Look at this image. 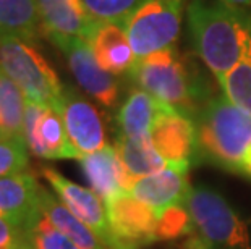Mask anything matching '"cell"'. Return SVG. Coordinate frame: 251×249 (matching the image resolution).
Here are the masks:
<instances>
[{"label":"cell","mask_w":251,"mask_h":249,"mask_svg":"<svg viewBox=\"0 0 251 249\" xmlns=\"http://www.w3.org/2000/svg\"><path fill=\"white\" fill-rule=\"evenodd\" d=\"M188 28L196 54L217 81L251 55V17L222 0H191Z\"/></svg>","instance_id":"1"},{"label":"cell","mask_w":251,"mask_h":249,"mask_svg":"<svg viewBox=\"0 0 251 249\" xmlns=\"http://www.w3.org/2000/svg\"><path fill=\"white\" fill-rule=\"evenodd\" d=\"M198 144L219 167L251 178V115L226 96L214 97L202 109Z\"/></svg>","instance_id":"2"},{"label":"cell","mask_w":251,"mask_h":249,"mask_svg":"<svg viewBox=\"0 0 251 249\" xmlns=\"http://www.w3.org/2000/svg\"><path fill=\"white\" fill-rule=\"evenodd\" d=\"M130 78L143 91L152 94L178 112H190L198 99L196 79L174 45L136 58Z\"/></svg>","instance_id":"3"},{"label":"cell","mask_w":251,"mask_h":249,"mask_svg":"<svg viewBox=\"0 0 251 249\" xmlns=\"http://www.w3.org/2000/svg\"><path fill=\"white\" fill-rule=\"evenodd\" d=\"M0 68L18 84L26 99L60 113L65 88L31 42L18 39L0 42Z\"/></svg>","instance_id":"4"},{"label":"cell","mask_w":251,"mask_h":249,"mask_svg":"<svg viewBox=\"0 0 251 249\" xmlns=\"http://www.w3.org/2000/svg\"><path fill=\"white\" fill-rule=\"evenodd\" d=\"M186 209L195 228L209 249H251L250 233L245 222L221 194L209 188H191Z\"/></svg>","instance_id":"5"},{"label":"cell","mask_w":251,"mask_h":249,"mask_svg":"<svg viewBox=\"0 0 251 249\" xmlns=\"http://www.w3.org/2000/svg\"><path fill=\"white\" fill-rule=\"evenodd\" d=\"M186 0H148L125 21L136 58L174 45L180 34Z\"/></svg>","instance_id":"6"},{"label":"cell","mask_w":251,"mask_h":249,"mask_svg":"<svg viewBox=\"0 0 251 249\" xmlns=\"http://www.w3.org/2000/svg\"><path fill=\"white\" fill-rule=\"evenodd\" d=\"M41 173L46 178V181L50 184V188L55 191L57 198L62 201V204L78 220H81L84 225H88L100 238V241L105 246L110 249H130L125 245H122L112 233L104 201L93 189L83 188L79 184L73 183L72 180L58 173L55 168L42 167Z\"/></svg>","instance_id":"7"},{"label":"cell","mask_w":251,"mask_h":249,"mask_svg":"<svg viewBox=\"0 0 251 249\" xmlns=\"http://www.w3.org/2000/svg\"><path fill=\"white\" fill-rule=\"evenodd\" d=\"M25 139L31 154L47 160L79 158L57 110L26 99Z\"/></svg>","instance_id":"8"},{"label":"cell","mask_w":251,"mask_h":249,"mask_svg":"<svg viewBox=\"0 0 251 249\" xmlns=\"http://www.w3.org/2000/svg\"><path fill=\"white\" fill-rule=\"evenodd\" d=\"M50 41L65 55L79 88L104 107H115L119 100V84L114 75L98 63L89 42L79 38H52Z\"/></svg>","instance_id":"9"},{"label":"cell","mask_w":251,"mask_h":249,"mask_svg":"<svg viewBox=\"0 0 251 249\" xmlns=\"http://www.w3.org/2000/svg\"><path fill=\"white\" fill-rule=\"evenodd\" d=\"M112 233L122 245L140 249L156 241L157 215L154 210L128 191H120L104 201Z\"/></svg>","instance_id":"10"},{"label":"cell","mask_w":251,"mask_h":249,"mask_svg":"<svg viewBox=\"0 0 251 249\" xmlns=\"http://www.w3.org/2000/svg\"><path fill=\"white\" fill-rule=\"evenodd\" d=\"M60 115L79 157L107 146L105 126L99 110L75 89H63Z\"/></svg>","instance_id":"11"},{"label":"cell","mask_w":251,"mask_h":249,"mask_svg":"<svg viewBox=\"0 0 251 249\" xmlns=\"http://www.w3.org/2000/svg\"><path fill=\"white\" fill-rule=\"evenodd\" d=\"M188 168L190 165L183 163H169L162 170L138 178L128 193L149 205L156 215L174 205H185L191 191Z\"/></svg>","instance_id":"12"},{"label":"cell","mask_w":251,"mask_h":249,"mask_svg":"<svg viewBox=\"0 0 251 249\" xmlns=\"http://www.w3.org/2000/svg\"><path fill=\"white\" fill-rule=\"evenodd\" d=\"M41 184L33 173L18 172L0 177V219L10 222L25 233L41 219Z\"/></svg>","instance_id":"13"},{"label":"cell","mask_w":251,"mask_h":249,"mask_svg":"<svg viewBox=\"0 0 251 249\" xmlns=\"http://www.w3.org/2000/svg\"><path fill=\"white\" fill-rule=\"evenodd\" d=\"M151 141L167 163L190 165L200 147L198 126L188 115L178 110L165 113L157 121L151 133Z\"/></svg>","instance_id":"14"},{"label":"cell","mask_w":251,"mask_h":249,"mask_svg":"<svg viewBox=\"0 0 251 249\" xmlns=\"http://www.w3.org/2000/svg\"><path fill=\"white\" fill-rule=\"evenodd\" d=\"M42 28L49 38L89 41L99 21L88 13L81 0H36Z\"/></svg>","instance_id":"15"},{"label":"cell","mask_w":251,"mask_h":249,"mask_svg":"<svg viewBox=\"0 0 251 249\" xmlns=\"http://www.w3.org/2000/svg\"><path fill=\"white\" fill-rule=\"evenodd\" d=\"M83 173L91 189L102 201H107L120 191H128L131 180L128 177L115 146H105L102 149L86 154L78 158Z\"/></svg>","instance_id":"16"},{"label":"cell","mask_w":251,"mask_h":249,"mask_svg":"<svg viewBox=\"0 0 251 249\" xmlns=\"http://www.w3.org/2000/svg\"><path fill=\"white\" fill-rule=\"evenodd\" d=\"M88 42L99 65L114 76L130 71L135 65L136 55L124 23L99 21Z\"/></svg>","instance_id":"17"},{"label":"cell","mask_w":251,"mask_h":249,"mask_svg":"<svg viewBox=\"0 0 251 249\" xmlns=\"http://www.w3.org/2000/svg\"><path fill=\"white\" fill-rule=\"evenodd\" d=\"M172 110L175 109L154 97L152 94L143 89H133L117 115L120 128L119 135L130 137L149 136L157 121Z\"/></svg>","instance_id":"18"},{"label":"cell","mask_w":251,"mask_h":249,"mask_svg":"<svg viewBox=\"0 0 251 249\" xmlns=\"http://www.w3.org/2000/svg\"><path fill=\"white\" fill-rule=\"evenodd\" d=\"M39 210L57 230H60L63 235H67L79 249H110L100 241V238L88 225H84L81 220H78L62 204V201L47 191L46 188H41Z\"/></svg>","instance_id":"19"},{"label":"cell","mask_w":251,"mask_h":249,"mask_svg":"<svg viewBox=\"0 0 251 249\" xmlns=\"http://www.w3.org/2000/svg\"><path fill=\"white\" fill-rule=\"evenodd\" d=\"M41 31L44 28L36 0H0V42L10 39L33 42Z\"/></svg>","instance_id":"20"},{"label":"cell","mask_w":251,"mask_h":249,"mask_svg":"<svg viewBox=\"0 0 251 249\" xmlns=\"http://www.w3.org/2000/svg\"><path fill=\"white\" fill-rule=\"evenodd\" d=\"M115 149L119 152L120 160L124 163L128 177L131 180V184L138 178L148 177L151 173H156L167 167L169 163L161 157V154L156 151L151 135L149 136H117Z\"/></svg>","instance_id":"21"},{"label":"cell","mask_w":251,"mask_h":249,"mask_svg":"<svg viewBox=\"0 0 251 249\" xmlns=\"http://www.w3.org/2000/svg\"><path fill=\"white\" fill-rule=\"evenodd\" d=\"M26 97L17 83L0 68V130L5 136H25Z\"/></svg>","instance_id":"22"},{"label":"cell","mask_w":251,"mask_h":249,"mask_svg":"<svg viewBox=\"0 0 251 249\" xmlns=\"http://www.w3.org/2000/svg\"><path fill=\"white\" fill-rule=\"evenodd\" d=\"M219 84L224 96L251 115V55L233 67Z\"/></svg>","instance_id":"23"},{"label":"cell","mask_w":251,"mask_h":249,"mask_svg":"<svg viewBox=\"0 0 251 249\" xmlns=\"http://www.w3.org/2000/svg\"><path fill=\"white\" fill-rule=\"evenodd\" d=\"M196 233L193 219L185 205H174L157 215L156 241H170L175 238L191 236Z\"/></svg>","instance_id":"24"},{"label":"cell","mask_w":251,"mask_h":249,"mask_svg":"<svg viewBox=\"0 0 251 249\" xmlns=\"http://www.w3.org/2000/svg\"><path fill=\"white\" fill-rule=\"evenodd\" d=\"M88 13L98 21H125L148 0H81Z\"/></svg>","instance_id":"25"},{"label":"cell","mask_w":251,"mask_h":249,"mask_svg":"<svg viewBox=\"0 0 251 249\" xmlns=\"http://www.w3.org/2000/svg\"><path fill=\"white\" fill-rule=\"evenodd\" d=\"M28 151L25 136L0 137V177L25 172L29 163Z\"/></svg>","instance_id":"26"},{"label":"cell","mask_w":251,"mask_h":249,"mask_svg":"<svg viewBox=\"0 0 251 249\" xmlns=\"http://www.w3.org/2000/svg\"><path fill=\"white\" fill-rule=\"evenodd\" d=\"M26 238L33 249H79L67 235L57 230L44 215L36 222L33 228L26 231Z\"/></svg>","instance_id":"27"},{"label":"cell","mask_w":251,"mask_h":249,"mask_svg":"<svg viewBox=\"0 0 251 249\" xmlns=\"http://www.w3.org/2000/svg\"><path fill=\"white\" fill-rule=\"evenodd\" d=\"M26 241V233L10 222L0 219V249L17 246Z\"/></svg>","instance_id":"28"},{"label":"cell","mask_w":251,"mask_h":249,"mask_svg":"<svg viewBox=\"0 0 251 249\" xmlns=\"http://www.w3.org/2000/svg\"><path fill=\"white\" fill-rule=\"evenodd\" d=\"M222 2H226V3L232 5V7H237V8L251 7V0H222Z\"/></svg>","instance_id":"29"},{"label":"cell","mask_w":251,"mask_h":249,"mask_svg":"<svg viewBox=\"0 0 251 249\" xmlns=\"http://www.w3.org/2000/svg\"><path fill=\"white\" fill-rule=\"evenodd\" d=\"M28 246H29V243H28V240H26L25 243H21V245L10 246V248H3V249H28Z\"/></svg>","instance_id":"30"},{"label":"cell","mask_w":251,"mask_h":249,"mask_svg":"<svg viewBox=\"0 0 251 249\" xmlns=\"http://www.w3.org/2000/svg\"><path fill=\"white\" fill-rule=\"evenodd\" d=\"M0 125H2V115H0ZM0 131H2V130H0Z\"/></svg>","instance_id":"31"},{"label":"cell","mask_w":251,"mask_h":249,"mask_svg":"<svg viewBox=\"0 0 251 249\" xmlns=\"http://www.w3.org/2000/svg\"><path fill=\"white\" fill-rule=\"evenodd\" d=\"M3 136H5V135L2 133V131H0V137H3Z\"/></svg>","instance_id":"32"},{"label":"cell","mask_w":251,"mask_h":249,"mask_svg":"<svg viewBox=\"0 0 251 249\" xmlns=\"http://www.w3.org/2000/svg\"><path fill=\"white\" fill-rule=\"evenodd\" d=\"M26 240H28V238H26ZM28 249H33V246H31V245H29V246H28Z\"/></svg>","instance_id":"33"}]
</instances>
